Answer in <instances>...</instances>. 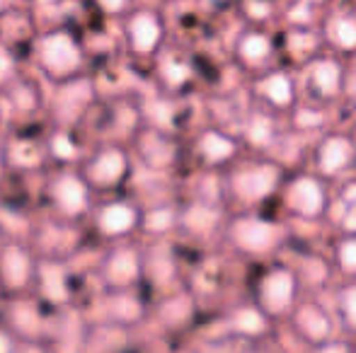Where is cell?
<instances>
[{
  "label": "cell",
  "instance_id": "3",
  "mask_svg": "<svg viewBox=\"0 0 356 353\" xmlns=\"http://www.w3.org/2000/svg\"><path fill=\"white\" fill-rule=\"evenodd\" d=\"M250 300L277 325L286 322L303 300L300 276L286 261H267L250 278Z\"/></svg>",
  "mask_w": 356,
  "mask_h": 353
},
{
  "label": "cell",
  "instance_id": "12",
  "mask_svg": "<svg viewBox=\"0 0 356 353\" xmlns=\"http://www.w3.org/2000/svg\"><path fill=\"white\" fill-rule=\"evenodd\" d=\"M325 46L337 56H356V12L337 10L330 12L320 24Z\"/></svg>",
  "mask_w": 356,
  "mask_h": 353
},
{
  "label": "cell",
  "instance_id": "22",
  "mask_svg": "<svg viewBox=\"0 0 356 353\" xmlns=\"http://www.w3.org/2000/svg\"><path fill=\"white\" fill-rule=\"evenodd\" d=\"M334 317L342 332L356 339V281H344L334 291Z\"/></svg>",
  "mask_w": 356,
  "mask_h": 353
},
{
  "label": "cell",
  "instance_id": "11",
  "mask_svg": "<svg viewBox=\"0 0 356 353\" xmlns=\"http://www.w3.org/2000/svg\"><path fill=\"white\" fill-rule=\"evenodd\" d=\"M243 141L223 128H204L197 136V160L209 170H228L240 160Z\"/></svg>",
  "mask_w": 356,
  "mask_h": 353
},
{
  "label": "cell",
  "instance_id": "39",
  "mask_svg": "<svg viewBox=\"0 0 356 353\" xmlns=\"http://www.w3.org/2000/svg\"><path fill=\"white\" fill-rule=\"evenodd\" d=\"M213 3H216V0H213ZM218 3H220V0H218Z\"/></svg>",
  "mask_w": 356,
  "mask_h": 353
},
{
  "label": "cell",
  "instance_id": "15",
  "mask_svg": "<svg viewBox=\"0 0 356 353\" xmlns=\"http://www.w3.org/2000/svg\"><path fill=\"white\" fill-rule=\"evenodd\" d=\"M127 37H129V46L134 49L141 56H148L163 42V19L155 12H136L127 24Z\"/></svg>",
  "mask_w": 356,
  "mask_h": 353
},
{
  "label": "cell",
  "instance_id": "16",
  "mask_svg": "<svg viewBox=\"0 0 356 353\" xmlns=\"http://www.w3.org/2000/svg\"><path fill=\"white\" fill-rule=\"evenodd\" d=\"M127 172H129L127 155H124L122 150H117V148H107V150H102L92 162H90L88 177L92 184L107 189V187H114V184L122 182V179L127 177Z\"/></svg>",
  "mask_w": 356,
  "mask_h": 353
},
{
  "label": "cell",
  "instance_id": "13",
  "mask_svg": "<svg viewBox=\"0 0 356 353\" xmlns=\"http://www.w3.org/2000/svg\"><path fill=\"white\" fill-rule=\"evenodd\" d=\"M42 63L54 78L71 76L80 63L78 46L66 34H54V37L44 39L42 44Z\"/></svg>",
  "mask_w": 356,
  "mask_h": 353
},
{
  "label": "cell",
  "instance_id": "27",
  "mask_svg": "<svg viewBox=\"0 0 356 353\" xmlns=\"http://www.w3.org/2000/svg\"><path fill=\"white\" fill-rule=\"evenodd\" d=\"M163 78L165 83H168L170 87H182L184 83L192 78V71H189V66L184 61H177V58H168V61H163Z\"/></svg>",
  "mask_w": 356,
  "mask_h": 353
},
{
  "label": "cell",
  "instance_id": "37",
  "mask_svg": "<svg viewBox=\"0 0 356 353\" xmlns=\"http://www.w3.org/2000/svg\"><path fill=\"white\" fill-rule=\"evenodd\" d=\"M17 353H44L42 349H37V346H24L22 351H17Z\"/></svg>",
  "mask_w": 356,
  "mask_h": 353
},
{
  "label": "cell",
  "instance_id": "10",
  "mask_svg": "<svg viewBox=\"0 0 356 353\" xmlns=\"http://www.w3.org/2000/svg\"><path fill=\"white\" fill-rule=\"evenodd\" d=\"M225 332L245 344H262L272 336L274 322L254 305L252 300H245L240 305L230 307L225 315Z\"/></svg>",
  "mask_w": 356,
  "mask_h": 353
},
{
  "label": "cell",
  "instance_id": "31",
  "mask_svg": "<svg viewBox=\"0 0 356 353\" xmlns=\"http://www.w3.org/2000/svg\"><path fill=\"white\" fill-rule=\"evenodd\" d=\"M308 353H354V341L342 339V336H334V339L325 341V344L310 346Z\"/></svg>",
  "mask_w": 356,
  "mask_h": 353
},
{
  "label": "cell",
  "instance_id": "8",
  "mask_svg": "<svg viewBox=\"0 0 356 353\" xmlns=\"http://www.w3.org/2000/svg\"><path fill=\"white\" fill-rule=\"evenodd\" d=\"M233 58L245 73L259 76L277 66L279 58V42L267 27H248L235 37L233 42Z\"/></svg>",
  "mask_w": 356,
  "mask_h": 353
},
{
  "label": "cell",
  "instance_id": "7",
  "mask_svg": "<svg viewBox=\"0 0 356 353\" xmlns=\"http://www.w3.org/2000/svg\"><path fill=\"white\" fill-rule=\"evenodd\" d=\"M313 172L323 179L347 177L356 167V141L344 131H327L310 150Z\"/></svg>",
  "mask_w": 356,
  "mask_h": 353
},
{
  "label": "cell",
  "instance_id": "5",
  "mask_svg": "<svg viewBox=\"0 0 356 353\" xmlns=\"http://www.w3.org/2000/svg\"><path fill=\"white\" fill-rule=\"evenodd\" d=\"M347 66L337 53H318L300 66V87L308 102L327 107L344 97Z\"/></svg>",
  "mask_w": 356,
  "mask_h": 353
},
{
  "label": "cell",
  "instance_id": "20",
  "mask_svg": "<svg viewBox=\"0 0 356 353\" xmlns=\"http://www.w3.org/2000/svg\"><path fill=\"white\" fill-rule=\"evenodd\" d=\"M32 276V261L19 247H8L0 255V281L8 288H22L27 286Z\"/></svg>",
  "mask_w": 356,
  "mask_h": 353
},
{
  "label": "cell",
  "instance_id": "19",
  "mask_svg": "<svg viewBox=\"0 0 356 353\" xmlns=\"http://www.w3.org/2000/svg\"><path fill=\"white\" fill-rule=\"evenodd\" d=\"M104 276L114 288H129L141 276V257L136 250H119L107 261Z\"/></svg>",
  "mask_w": 356,
  "mask_h": 353
},
{
  "label": "cell",
  "instance_id": "35",
  "mask_svg": "<svg viewBox=\"0 0 356 353\" xmlns=\"http://www.w3.org/2000/svg\"><path fill=\"white\" fill-rule=\"evenodd\" d=\"M238 353H269L262 344H248L245 349H240Z\"/></svg>",
  "mask_w": 356,
  "mask_h": 353
},
{
  "label": "cell",
  "instance_id": "2",
  "mask_svg": "<svg viewBox=\"0 0 356 353\" xmlns=\"http://www.w3.org/2000/svg\"><path fill=\"white\" fill-rule=\"evenodd\" d=\"M223 237L230 250L248 259H272L289 245L291 230L282 218L262 211H233L225 218Z\"/></svg>",
  "mask_w": 356,
  "mask_h": 353
},
{
  "label": "cell",
  "instance_id": "9",
  "mask_svg": "<svg viewBox=\"0 0 356 353\" xmlns=\"http://www.w3.org/2000/svg\"><path fill=\"white\" fill-rule=\"evenodd\" d=\"M334 322H337V317L323 302L313 300V298H303L291 312L286 325L291 327V334L310 349V346L334 339Z\"/></svg>",
  "mask_w": 356,
  "mask_h": 353
},
{
  "label": "cell",
  "instance_id": "38",
  "mask_svg": "<svg viewBox=\"0 0 356 353\" xmlns=\"http://www.w3.org/2000/svg\"><path fill=\"white\" fill-rule=\"evenodd\" d=\"M354 353H356V339H354Z\"/></svg>",
  "mask_w": 356,
  "mask_h": 353
},
{
  "label": "cell",
  "instance_id": "28",
  "mask_svg": "<svg viewBox=\"0 0 356 353\" xmlns=\"http://www.w3.org/2000/svg\"><path fill=\"white\" fill-rule=\"evenodd\" d=\"M163 310H172V315H163L165 320L170 322V325H182V322H187L189 317H192V310H194L192 298L177 295V298H172V300H170L168 305L163 307Z\"/></svg>",
  "mask_w": 356,
  "mask_h": 353
},
{
  "label": "cell",
  "instance_id": "24",
  "mask_svg": "<svg viewBox=\"0 0 356 353\" xmlns=\"http://www.w3.org/2000/svg\"><path fill=\"white\" fill-rule=\"evenodd\" d=\"M141 153L145 162L153 167H168L175 162V143L158 133H148L141 138Z\"/></svg>",
  "mask_w": 356,
  "mask_h": 353
},
{
  "label": "cell",
  "instance_id": "33",
  "mask_svg": "<svg viewBox=\"0 0 356 353\" xmlns=\"http://www.w3.org/2000/svg\"><path fill=\"white\" fill-rule=\"evenodd\" d=\"M356 97V63L354 68H347V85H344V97Z\"/></svg>",
  "mask_w": 356,
  "mask_h": 353
},
{
  "label": "cell",
  "instance_id": "29",
  "mask_svg": "<svg viewBox=\"0 0 356 353\" xmlns=\"http://www.w3.org/2000/svg\"><path fill=\"white\" fill-rule=\"evenodd\" d=\"M337 235H356V206H337Z\"/></svg>",
  "mask_w": 356,
  "mask_h": 353
},
{
  "label": "cell",
  "instance_id": "34",
  "mask_svg": "<svg viewBox=\"0 0 356 353\" xmlns=\"http://www.w3.org/2000/svg\"><path fill=\"white\" fill-rule=\"evenodd\" d=\"M0 353H15L13 349V336L5 329H0Z\"/></svg>",
  "mask_w": 356,
  "mask_h": 353
},
{
  "label": "cell",
  "instance_id": "6",
  "mask_svg": "<svg viewBox=\"0 0 356 353\" xmlns=\"http://www.w3.org/2000/svg\"><path fill=\"white\" fill-rule=\"evenodd\" d=\"M250 92L259 109L272 114H291L300 102V83L284 66H274L254 76Z\"/></svg>",
  "mask_w": 356,
  "mask_h": 353
},
{
  "label": "cell",
  "instance_id": "30",
  "mask_svg": "<svg viewBox=\"0 0 356 353\" xmlns=\"http://www.w3.org/2000/svg\"><path fill=\"white\" fill-rule=\"evenodd\" d=\"M145 227L153 232H165L170 230V225L175 223V211L172 208H158V211H153L148 218H145Z\"/></svg>",
  "mask_w": 356,
  "mask_h": 353
},
{
  "label": "cell",
  "instance_id": "25",
  "mask_svg": "<svg viewBox=\"0 0 356 353\" xmlns=\"http://www.w3.org/2000/svg\"><path fill=\"white\" fill-rule=\"evenodd\" d=\"M240 15L252 27H267L277 17V3L274 0H238Z\"/></svg>",
  "mask_w": 356,
  "mask_h": 353
},
{
  "label": "cell",
  "instance_id": "36",
  "mask_svg": "<svg viewBox=\"0 0 356 353\" xmlns=\"http://www.w3.org/2000/svg\"><path fill=\"white\" fill-rule=\"evenodd\" d=\"M99 3H102L107 10H122V8H124V3H127V0H99Z\"/></svg>",
  "mask_w": 356,
  "mask_h": 353
},
{
  "label": "cell",
  "instance_id": "17",
  "mask_svg": "<svg viewBox=\"0 0 356 353\" xmlns=\"http://www.w3.org/2000/svg\"><path fill=\"white\" fill-rule=\"evenodd\" d=\"M138 223H141V213H138L136 206H131V203H127V201L109 203V206H104L102 213H99V230L107 237L127 235Z\"/></svg>",
  "mask_w": 356,
  "mask_h": 353
},
{
  "label": "cell",
  "instance_id": "1",
  "mask_svg": "<svg viewBox=\"0 0 356 353\" xmlns=\"http://www.w3.org/2000/svg\"><path fill=\"white\" fill-rule=\"evenodd\" d=\"M289 170L269 155H250L228 167L223 193L235 211H262L264 203L279 196Z\"/></svg>",
  "mask_w": 356,
  "mask_h": 353
},
{
  "label": "cell",
  "instance_id": "4",
  "mask_svg": "<svg viewBox=\"0 0 356 353\" xmlns=\"http://www.w3.org/2000/svg\"><path fill=\"white\" fill-rule=\"evenodd\" d=\"M279 203L284 213L296 221L315 223L332 211V193L327 179L315 172H289L279 189Z\"/></svg>",
  "mask_w": 356,
  "mask_h": 353
},
{
  "label": "cell",
  "instance_id": "26",
  "mask_svg": "<svg viewBox=\"0 0 356 353\" xmlns=\"http://www.w3.org/2000/svg\"><path fill=\"white\" fill-rule=\"evenodd\" d=\"M291 119H293V126L298 131H313V128L323 126V119H325V112L320 104H313V102H298L296 109L291 112Z\"/></svg>",
  "mask_w": 356,
  "mask_h": 353
},
{
  "label": "cell",
  "instance_id": "18",
  "mask_svg": "<svg viewBox=\"0 0 356 353\" xmlns=\"http://www.w3.org/2000/svg\"><path fill=\"white\" fill-rule=\"evenodd\" d=\"M51 198L56 208L66 216H78L88 206V191L85 184L73 175H61L51 187Z\"/></svg>",
  "mask_w": 356,
  "mask_h": 353
},
{
  "label": "cell",
  "instance_id": "23",
  "mask_svg": "<svg viewBox=\"0 0 356 353\" xmlns=\"http://www.w3.org/2000/svg\"><path fill=\"white\" fill-rule=\"evenodd\" d=\"M332 268L344 281H356V235H337L330 250Z\"/></svg>",
  "mask_w": 356,
  "mask_h": 353
},
{
  "label": "cell",
  "instance_id": "32",
  "mask_svg": "<svg viewBox=\"0 0 356 353\" xmlns=\"http://www.w3.org/2000/svg\"><path fill=\"white\" fill-rule=\"evenodd\" d=\"M334 201H337V206H356V177H349L339 184Z\"/></svg>",
  "mask_w": 356,
  "mask_h": 353
},
{
  "label": "cell",
  "instance_id": "21",
  "mask_svg": "<svg viewBox=\"0 0 356 353\" xmlns=\"http://www.w3.org/2000/svg\"><path fill=\"white\" fill-rule=\"evenodd\" d=\"M182 225L187 227L192 235H209V232H213L216 227H223L225 221L220 218V211H216L213 206H209V203H194V206H189L187 211L182 213Z\"/></svg>",
  "mask_w": 356,
  "mask_h": 353
},
{
  "label": "cell",
  "instance_id": "14",
  "mask_svg": "<svg viewBox=\"0 0 356 353\" xmlns=\"http://www.w3.org/2000/svg\"><path fill=\"white\" fill-rule=\"evenodd\" d=\"M240 141L257 155H267L269 148L279 141V128L274 114L264 112V109H257V112L250 114L243 123V131H240Z\"/></svg>",
  "mask_w": 356,
  "mask_h": 353
}]
</instances>
